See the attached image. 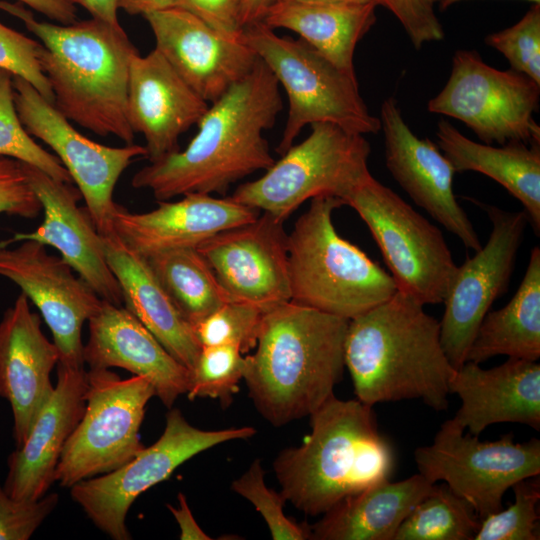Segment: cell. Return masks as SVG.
Instances as JSON below:
<instances>
[{
  "label": "cell",
  "instance_id": "obj_7",
  "mask_svg": "<svg viewBox=\"0 0 540 540\" xmlns=\"http://www.w3.org/2000/svg\"><path fill=\"white\" fill-rule=\"evenodd\" d=\"M241 39L288 96V118L276 149L280 155L314 123H331L361 135L381 130L380 119L360 95L356 75L341 70L303 40L281 37L262 21L244 27Z\"/></svg>",
  "mask_w": 540,
  "mask_h": 540
},
{
  "label": "cell",
  "instance_id": "obj_48",
  "mask_svg": "<svg viewBox=\"0 0 540 540\" xmlns=\"http://www.w3.org/2000/svg\"><path fill=\"white\" fill-rule=\"evenodd\" d=\"M178 0H118L119 9L131 15H146L176 7Z\"/></svg>",
  "mask_w": 540,
  "mask_h": 540
},
{
  "label": "cell",
  "instance_id": "obj_43",
  "mask_svg": "<svg viewBox=\"0 0 540 540\" xmlns=\"http://www.w3.org/2000/svg\"><path fill=\"white\" fill-rule=\"evenodd\" d=\"M42 205L33 191L21 161L0 156V214L35 218Z\"/></svg>",
  "mask_w": 540,
  "mask_h": 540
},
{
  "label": "cell",
  "instance_id": "obj_14",
  "mask_svg": "<svg viewBox=\"0 0 540 540\" xmlns=\"http://www.w3.org/2000/svg\"><path fill=\"white\" fill-rule=\"evenodd\" d=\"M14 102L18 117L29 135L48 145L76 183L97 231H114L115 186L137 157H146L145 146L110 147L80 134L30 83L13 76Z\"/></svg>",
  "mask_w": 540,
  "mask_h": 540
},
{
  "label": "cell",
  "instance_id": "obj_45",
  "mask_svg": "<svg viewBox=\"0 0 540 540\" xmlns=\"http://www.w3.org/2000/svg\"><path fill=\"white\" fill-rule=\"evenodd\" d=\"M178 508L167 504V508L176 519L180 528V539L182 540H210L209 537L198 525L187 499L183 493L178 494Z\"/></svg>",
  "mask_w": 540,
  "mask_h": 540
},
{
  "label": "cell",
  "instance_id": "obj_29",
  "mask_svg": "<svg viewBox=\"0 0 540 540\" xmlns=\"http://www.w3.org/2000/svg\"><path fill=\"white\" fill-rule=\"evenodd\" d=\"M378 6L376 1L272 2L261 21L274 30L295 32L338 68L355 75V48L375 24Z\"/></svg>",
  "mask_w": 540,
  "mask_h": 540
},
{
  "label": "cell",
  "instance_id": "obj_10",
  "mask_svg": "<svg viewBox=\"0 0 540 540\" xmlns=\"http://www.w3.org/2000/svg\"><path fill=\"white\" fill-rule=\"evenodd\" d=\"M87 382L84 413L55 471V482L64 488L123 466L145 447L140 428L146 405L155 396L149 380L89 369Z\"/></svg>",
  "mask_w": 540,
  "mask_h": 540
},
{
  "label": "cell",
  "instance_id": "obj_6",
  "mask_svg": "<svg viewBox=\"0 0 540 540\" xmlns=\"http://www.w3.org/2000/svg\"><path fill=\"white\" fill-rule=\"evenodd\" d=\"M344 202L311 199L288 234L290 301L352 319L390 299L393 277L334 227L333 211Z\"/></svg>",
  "mask_w": 540,
  "mask_h": 540
},
{
  "label": "cell",
  "instance_id": "obj_47",
  "mask_svg": "<svg viewBox=\"0 0 540 540\" xmlns=\"http://www.w3.org/2000/svg\"><path fill=\"white\" fill-rule=\"evenodd\" d=\"M72 5L86 9L92 18L120 27L118 21V0H64Z\"/></svg>",
  "mask_w": 540,
  "mask_h": 540
},
{
  "label": "cell",
  "instance_id": "obj_15",
  "mask_svg": "<svg viewBox=\"0 0 540 540\" xmlns=\"http://www.w3.org/2000/svg\"><path fill=\"white\" fill-rule=\"evenodd\" d=\"M481 207L492 223L491 234L473 257L457 266L439 321L441 344L455 369L466 362L477 329L493 302L507 292L529 222L525 211Z\"/></svg>",
  "mask_w": 540,
  "mask_h": 540
},
{
  "label": "cell",
  "instance_id": "obj_25",
  "mask_svg": "<svg viewBox=\"0 0 540 540\" xmlns=\"http://www.w3.org/2000/svg\"><path fill=\"white\" fill-rule=\"evenodd\" d=\"M83 362L89 369L118 367L145 377L164 406L172 408L186 394L190 371L125 307L105 300L88 320Z\"/></svg>",
  "mask_w": 540,
  "mask_h": 540
},
{
  "label": "cell",
  "instance_id": "obj_50",
  "mask_svg": "<svg viewBox=\"0 0 540 540\" xmlns=\"http://www.w3.org/2000/svg\"><path fill=\"white\" fill-rule=\"evenodd\" d=\"M286 1L362 3V2H369V1H375V0H271V3L272 2H286Z\"/></svg>",
  "mask_w": 540,
  "mask_h": 540
},
{
  "label": "cell",
  "instance_id": "obj_36",
  "mask_svg": "<svg viewBox=\"0 0 540 540\" xmlns=\"http://www.w3.org/2000/svg\"><path fill=\"white\" fill-rule=\"evenodd\" d=\"M515 500L507 509L480 521L473 540H538L540 478H524L513 486Z\"/></svg>",
  "mask_w": 540,
  "mask_h": 540
},
{
  "label": "cell",
  "instance_id": "obj_13",
  "mask_svg": "<svg viewBox=\"0 0 540 540\" xmlns=\"http://www.w3.org/2000/svg\"><path fill=\"white\" fill-rule=\"evenodd\" d=\"M540 84L515 70L487 65L476 51L458 50L450 77L427 109L463 122L485 144H540Z\"/></svg>",
  "mask_w": 540,
  "mask_h": 540
},
{
  "label": "cell",
  "instance_id": "obj_37",
  "mask_svg": "<svg viewBox=\"0 0 540 540\" xmlns=\"http://www.w3.org/2000/svg\"><path fill=\"white\" fill-rule=\"evenodd\" d=\"M260 308L238 301H228L193 326L201 347L232 345L243 354L252 351L257 342Z\"/></svg>",
  "mask_w": 540,
  "mask_h": 540
},
{
  "label": "cell",
  "instance_id": "obj_23",
  "mask_svg": "<svg viewBox=\"0 0 540 540\" xmlns=\"http://www.w3.org/2000/svg\"><path fill=\"white\" fill-rule=\"evenodd\" d=\"M209 103L201 98L154 49L133 55L127 112L134 133L145 139L146 158L157 161L179 150V137L197 124Z\"/></svg>",
  "mask_w": 540,
  "mask_h": 540
},
{
  "label": "cell",
  "instance_id": "obj_24",
  "mask_svg": "<svg viewBox=\"0 0 540 540\" xmlns=\"http://www.w3.org/2000/svg\"><path fill=\"white\" fill-rule=\"evenodd\" d=\"M59 352L43 334L40 316L21 292L0 321V397L10 404L13 438L20 446L51 395V372Z\"/></svg>",
  "mask_w": 540,
  "mask_h": 540
},
{
  "label": "cell",
  "instance_id": "obj_32",
  "mask_svg": "<svg viewBox=\"0 0 540 540\" xmlns=\"http://www.w3.org/2000/svg\"><path fill=\"white\" fill-rule=\"evenodd\" d=\"M155 276L192 327L228 301L213 270L196 248L145 257Z\"/></svg>",
  "mask_w": 540,
  "mask_h": 540
},
{
  "label": "cell",
  "instance_id": "obj_49",
  "mask_svg": "<svg viewBox=\"0 0 540 540\" xmlns=\"http://www.w3.org/2000/svg\"><path fill=\"white\" fill-rule=\"evenodd\" d=\"M271 0H243L241 11V23L243 28L262 20Z\"/></svg>",
  "mask_w": 540,
  "mask_h": 540
},
{
  "label": "cell",
  "instance_id": "obj_33",
  "mask_svg": "<svg viewBox=\"0 0 540 540\" xmlns=\"http://www.w3.org/2000/svg\"><path fill=\"white\" fill-rule=\"evenodd\" d=\"M480 521L446 484H434L400 524L394 540H473Z\"/></svg>",
  "mask_w": 540,
  "mask_h": 540
},
{
  "label": "cell",
  "instance_id": "obj_21",
  "mask_svg": "<svg viewBox=\"0 0 540 540\" xmlns=\"http://www.w3.org/2000/svg\"><path fill=\"white\" fill-rule=\"evenodd\" d=\"M87 371L57 363L54 389L35 416L26 439L8 456L3 487L11 497L33 501L55 482L62 450L86 406Z\"/></svg>",
  "mask_w": 540,
  "mask_h": 540
},
{
  "label": "cell",
  "instance_id": "obj_30",
  "mask_svg": "<svg viewBox=\"0 0 540 540\" xmlns=\"http://www.w3.org/2000/svg\"><path fill=\"white\" fill-rule=\"evenodd\" d=\"M437 142L455 173L475 171L501 184L524 206L535 233L540 232V144L508 142L501 147L475 142L441 119Z\"/></svg>",
  "mask_w": 540,
  "mask_h": 540
},
{
  "label": "cell",
  "instance_id": "obj_46",
  "mask_svg": "<svg viewBox=\"0 0 540 540\" xmlns=\"http://www.w3.org/2000/svg\"><path fill=\"white\" fill-rule=\"evenodd\" d=\"M58 24L76 21V8L64 0H18Z\"/></svg>",
  "mask_w": 540,
  "mask_h": 540
},
{
  "label": "cell",
  "instance_id": "obj_8",
  "mask_svg": "<svg viewBox=\"0 0 540 540\" xmlns=\"http://www.w3.org/2000/svg\"><path fill=\"white\" fill-rule=\"evenodd\" d=\"M258 179L238 186L235 201L285 221L307 200L346 197L369 175L370 144L364 135L331 123H314Z\"/></svg>",
  "mask_w": 540,
  "mask_h": 540
},
{
  "label": "cell",
  "instance_id": "obj_17",
  "mask_svg": "<svg viewBox=\"0 0 540 540\" xmlns=\"http://www.w3.org/2000/svg\"><path fill=\"white\" fill-rule=\"evenodd\" d=\"M287 241L284 221L262 212L255 220L222 231L196 249L231 301L265 312L291 299Z\"/></svg>",
  "mask_w": 540,
  "mask_h": 540
},
{
  "label": "cell",
  "instance_id": "obj_22",
  "mask_svg": "<svg viewBox=\"0 0 540 540\" xmlns=\"http://www.w3.org/2000/svg\"><path fill=\"white\" fill-rule=\"evenodd\" d=\"M261 212L230 197L188 193L180 200L158 201V207L132 213L119 205L113 215L114 232L137 254L197 248L212 236L255 220Z\"/></svg>",
  "mask_w": 540,
  "mask_h": 540
},
{
  "label": "cell",
  "instance_id": "obj_11",
  "mask_svg": "<svg viewBox=\"0 0 540 540\" xmlns=\"http://www.w3.org/2000/svg\"><path fill=\"white\" fill-rule=\"evenodd\" d=\"M255 433L248 426L202 430L172 407L166 414L164 431L154 444L144 447L123 466L74 484L69 488L70 495L99 530L114 540H129L126 516L138 496L167 480L177 467L202 451Z\"/></svg>",
  "mask_w": 540,
  "mask_h": 540
},
{
  "label": "cell",
  "instance_id": "obj_18",
  "mask_svg": "<svg viewBox=\"0 0 540 540\" xmlns=\"http://www.w3.org/2000/svg\"><path fill=\"white\" fill-rule=\"evenodd\" d=\"M379 119L386 167L395 181L466 248L479 250V237L453 192L455 171L439 147L413 133L392 97L383 101Z\"/></svg>",
  "mask_w": 540,
  "mask_h": 540
},
{
  "label": "cell",
  "instance_id": "obj_35",
  "mask_svg": "<svg viewBox=\"0 0 540 540\" xmlns=\"http://www.w3.org/2000/svg\"><path fill=\"white\" fill-rule=\"evenodd\" d=\"M245 356L236 346L215 345L201 347L197 360L190 370L186 395L196 398L218 399L223 408L228 407L239 392L243 379Z\"/></svg>",
  "mask_w": 540,
  "mask_h": 540
},
{
  "label": "cell",
  "instance_id": "obj_28",
  "mask_svg": "<svg viewBox=\"0 0 540 540\" xmlns=\"http://www.w3.org/2000/svg\"><path fill=\"white\" fill-rule=\"evenodd\" d=\"M420 473L351 494L310 525L314 540H394L407 515L433 488Z\"/></svg>",
  "mask_w": 540,
  "mask_h": 540
},
{
  "label": "cell",
  "instance_id": "obj_26",
  "mask_svg": "<svg viewBox=\"0 0 540 540\" xmlns=\"http://www.w3.org/2000/svg\"><path fill=\"white\" fill-rule=\"evenodd\" d=\"M449 392L461 399L451 419L472 435L508 422L540 430V365L536 361L509 357L490 369L466 361L450 378Z\"/></svg>",
  "mask_w": 540,
  "mask_h": 540
},
{
  "label": "cell",
  "instance_id": "obj_41",
  "mask_svg": "<svg viewBox=\"0 0 540 540\" xmlns=\"http://www.w3.org/2000/svg\"><path fill=\"white\" fill-rule=\"evenodd\" d=\"M58 502L57 493L33 501L18 500L0 484V540L30 539Z\"/></svg>",
  "mask_w": 540,
  "mask_h": 540
},
{
  "label": "cell",
  "instance_id": "obj_2",
  "mask_svg": "<svg viewBox=\"0 0 540 540\" xmlns=\"http://www.w3.org/2000/svg\"><path fill=\"white\" fill-rule=\"evenodd\" d=\"M348 322L292 301L263 313L243 379L270 424L280 427L310 416L334 395L345 367Z\"/></svg>",
  "mask_w": 540,
  "mask_h": 540
},
{
  "label": "cell",
  "instance_id": "obj_16",
  "mask_svg": "<svg viewBox=\"0 0 540 540\" xmlns=\"http://www.w3.org/2000/svg\"><path fill=\"white\" fill-rule=\"evenodd\" d=\"M0 245V276L13 281L38 308L59 352L58 363L84 367L82 326L102 299L61 257L34 240Z\"/></svg>",
  "mask_w": 540,
  "mask_h": 540
},
{
  "label": "cell",
  "instance_id": "obj_9",
  "mask_svg": "<svg viewBox=\"0 0 540 540\" xmlns=\"http://www.w3.org/2000/svg\"><path fill=\"white\" fill-rule=\"evenodd\" d=\"M369 228L397 290L443 303L456 264L439 228L370 174L345 199Z\"/></svg>",
  "mask_w": 540,
  "mask_h": 540
},
{
  "label": "cell",
  "instance_id": "obj_4",
  "mask_svg": "<svg viewBox=\"0 0 540 540\" xmlns=\"http://www.w3.org/2000/svg\"><path fill=\"white\" fill-rule=\"evenodd\" d=\"M0 9L20 19L43 45L40 64L58 111L96 135L133 144L127 92L130 62L138 51L123 28L95 18L38 21L21 4L2 0Z\"/></svg>",
  "mask_w": 540,
  "mask_h": 540
},
{
  "label": "cell",
  "instance_id": "obj_40",
  "mask_svg": "<svg viewBox=\"0 0 540 540\" xmlns=\"http://www.w3.org/2000/svg\"><path fill=\"white\" fill-rule=\"evenodd\" d=\"M42 48L40 41L0 22V69L24 79L54 104L52 89L40 64Z\"/></svg>",
  "mask_w": 540,
  "mask_h": 540
},
{
  "label": "cell",
  "instance_id": "obj_5",
  "mask_svg": "<svg viewBox=\"0 0 540 540\" xmlns=\"http://www.w3.org/2000/svg\"><path fill=\"white\" fill-rule=\"evenodd\" d=\"M301 445L273 463L281 493L307 515H322L343 498L389 480L394 454L372 406L331 396L310 416Z\"/></svg>",
  "mask_w": 540,
  "mask_h": 540
},
{
  "label": "cell",
  "instance_id": "obj_44",
  "mask_svg": "<svg viewBox=\"0 0 540 540\" xmlns=\"http://www.w3.org/2000/svg\"><path fill=\"white\" fill-rule=\"evenodd\" d=\"M243 0H178L176 7L195 15L220 34L241 38Z\"/></svg>",
  "mask_w": 540,
  "mask_h": 540
},
{
  "label": "cell",
  "instance_id": "obj_3",
  "mask_svg": "<svg viewBox=\"0 0 540 540\" xmlns=\"http://www.w3.org/2000/svg\"><path fill=\"white\" fill-rule=\"evenodd\" d=\"M344 361L357 399L377 403L419 399L448 408L455 368L440 340V323L411 295L397 290L387 301L352 318Z\"/></svg>",
  "mask_w": 540,
  "mask_h": 540
},
{
  "label": "cell",
  "instance_id": "obj_12",
  "mask_svg": "<svg viewBox=\"0 0 540 540\" xmlns=\"http://www.w3.org/2000/svg\"><path fill=\"white\" fill-rule=\"evenodd\" d=\"M419 473L435 484L442 480L474 510L480 520L503 509L505 492L518 481L540 475V441L515 443L512 433L480 441L452 419L445 421L433 443L418 447Z\"/></svg>",
  "mask_w": 540,
  "mask_h": 540
},
{
  "label": "cell",
  "instance_id": "obj_31",
  "mask_svg": "<svg viewBox=\"0 0 540 540\" xmlns=\"http://www.w3.org/2000/svg\"><path fill=\"white\" fill-rule=\"evenodd\" d=\"M537 361L540 357V248L535 246L514 296L503 308L488 311L468 351L482 363L493 356Z\"/></svg>",
  "mask_w": 540,
  "mask_h": 540
},
{
  "label": "cell",
  "instance_id": "obj_34",
  "mask_svg": "<svg viewBox=\"0 0 540 540\" xmlns=\"http://www.w3.org/2000/svg\"><path fill=\"white\" fill-rule=\"evenodd\" d=\"M0 156L37 167L57 181L72 178L56 155L36 143L22 125L14 102L13 75L0 69Z\"/></svg>",
  "mask_w": 540,
  "mask_h": 540
},
{
  "label": "cell",
  "instance_id": "obj_51",
  "mask_svg": "<svg viewBox=\"0 0 540 540\" xmlns=\"http://www.w3.org/2000/svg\"><path fill=\"white\" fill-rule=\"evenodd\" d=\"M461 1H464V0H440L438 5L442 10H444V9L450 7L451 5L456 4L458 2H461ZM526 1H530L533 4L540 3V0H526Z\"/></svg>",
  "mask_w": 540,
  "mask_h": 540
},
{
  "label": "cell",
  "instance_id": "obj_42",
  "mask_svg": "<svg viewBox=\"0 0 540 540\" xmlns=\"http://www.w3.org/2000/svg\"><path fill=\"white\" fill-rule=\"evenodd\" d=\"M399 21L415 49L444 38V30L435 12L440 0H375Z\"/></svg>",
  "mask_w": 540,
  "mask_h": 540
},
{
  "label": "cell",
  "instance_id": "obj_27",
  "mask_svg": "<svg viewBox=\"0 0 540 540\" xmlns=\"http://www.w3.org/2000/svg\"><path fill=\"white\" fill-rule=\"evenodd\" d=\"M102 238L125 308L190 371L201 350L192 325L182 316L145 257L128 248L114 231Z\"/></svg>",
  "mask_w": 540,
  "mask_h": 540
},
{
  "label": "cell",
  "instance_id": "obj_1",
  "mask_svg": "<svg viewBox=\"0 0 540 540\" xmlns=\"http://www.w3.org/2000/svg\"><path fill=\"white\" fill-rule=\"evenodd\" d=\"M279 83L262 60L208 107L184 150L138 170L131 180L158 201L188 193L225 194L238 180L274 162L263 132L283 108Z\"/></svg>",
  "mask_w": 540,
  "mask_h": 540
},
{
  "label": "cell",
  "instance_id": "obj_19",
  "mask_svg": "<svg viewBox=\"0 0 540 540\" xmlns=\"http://www.w3.org/2000/svg\"><path fill=\"white\" fill-rule=\"evenodd\" d=\"M157 49L206 102H215L259 60L241 38H228L190 12L173 7L144 15Z\"/></svg>",
  "mask_w": 540,
  "mask_h": 540
},
{
  "label": "cell",
  "instance_id": "obj_39",
  "mask_svg": "<svg viewBox=\"0 0 540 540\" xmlns=\"http://www.w3.org/2000/svg\"><path fill=\"white\" fill-rule=\"evenodd\" d=\"M485 43L502 53L512 70L540 84V3L513 26L486 36Z\"/></svg>",
  "mask_w": 540,
  "mask_h": 540
},
{
  "label": "cell",
  "instance_id": "obj_20",
  "mask_svg": "<svg viewBox=\"0 0 540 540\" xmlns=\"http://www.w3.org/2000/svg\"><path fill=\"white\" fill-rule=\"evenodd\" d=\"M22 164L42 205L44 220L35 231L15 233L0 245L34 240L54 247L102 300L121 306L122 292L108 265L103 238L86 208L77 205L82 197L80 191L70 183L53 179L33 165Z\"/></svg>",
  "mask_w": 540,
  "mask_h": 540
},
{
  "label": "cell",
  "instance_id": "obj_38",
  "mask_svg": "<svg viewBox=\"0 0 540 540\" xmlns=\"http://www.w3.org/2000/svg\"><path fill=\"white\" fill-rule=\"evenodd\" d=\"M265 471L256 459L248 470L231 484V489L247 499L264 518L274 540L310 539V527L296 523L284 513L287 501L281 492L269 488L264 480Z\"/></svg>",
  "mask_w": 540,
  "mask_h": 540
}]
</instances>
